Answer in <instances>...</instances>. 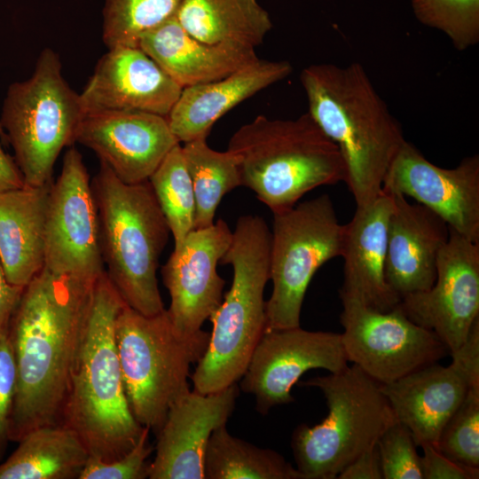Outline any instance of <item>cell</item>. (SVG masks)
Wrapping results in <instances>:
<instances>
[{
    "label": "cell",
    "instance_id": "obj_1",
    "mask_svg": "<svg viewBox=\"0 0 479 479\" xmlns=\"http://www.w3.org/2000/svg\"><path fill=\"white\" fill-rule=\"evenodd\" d=\"M95 281L43 267L24 287L7 331L16 366L11 442L36 428L59 424Z\"/></svg>",
    "mask_w": 479,
    "mask_h": 479
},
{
    "label": "cell",
    "instance_id": "obj_2",
    "mask_svg": "<svg viewBox=\"0 0 479 479\" xmlns=\"http://www.w3.org/2000/svg\"><path fill=\"white\" fill-rule=\"evenodd\" d=\"M124 304L104 271L93 286L59 420L90 458L104 462L127 453L144 428L130 411L115 344V320Z\"/></svg>",
    "mask_w": 479,
    "mask_h": 479
},
{
    "label": "cell",
    "instance_id": "obj_3",
    "mask_svg": "<svg viewBox=\"0 0 479 479\" xmlns=\"http://www.w3.org/2000/svg\"><path fill=\"white\" fill-rule=\"evenodd\" d=\"M300 80L308 113L341 152L356 206L369 204L381 193L388 169L405 141L400 123L357 62L312 64Z\"/></svg>",
    "mask_w": 479,
    "mask_h": 479
},
{
    "label": "cell",
    "instance_id": "obj_4",
    "mask_svg": "<svg viewBox=\"0 0 479 479\" xmlns=\"http://www.w3.org/2000/svg\"><path fill=\"white\" fill-rule=\"evenodd\" d=\"M271 232L256 215L238 218L220 260L232 267V282L209 317L207 349L191 376L194 391L208 394L238 383L266 330L263 294L270 280Z\"/></svg>",
    "mask_w": 479,
    "mask_h": 479
},
{
    "label": "cell",
    "instance_id": "obj_5",
    "mask_svg": "<svg viewBox=\"0 0 479 479\" xmlns=\"http://www.w3.org/2000/svg\"><path fill=\"white\" fill-rule=\"evenodd\" d=\"M241 185L273 213L293 208L307 192L346 180L338 146L307 112L295 119L258 115L232 136Z\"/></svg>",
    "mask_w": 479,
    "mask_h": 479
},
{
    "label": "cell",
    "instance_id": "obj_6",
    "mask_svg": "<svg viewBox=\"0 0 479 479\" xmlns=\"http://www.w3.org/2000/svg\"><path fill=\"white\" fill-rule=\"evenodd\" d=\"M91 187L108 279L126 305L145 316L161 312L157 270L170 231L150 182L123 183L100 162Z\"/></svg>",
    "mask_w": 479,
    "mask_h": 479
},
{
    "label": "cell",
    "instance_id": "obj_7",
    "mask_svg": "<svg viewBox=\"0 0 479 479\" xmlns=\"http://www.w3.org/2000/svg\"><path fill=\"white\" fill-rule=\"evenodd\" d=\"M114 334L130 411L156 435L171 404L190 389V365L205 353L210 333L200 329L184 335L175 329L166 309L145 316L124 304Z\"/></svg>",
    "mask_w": 479,
    "mask_h": 479
},
{
    "label": "cell",
    "instance_id": "obj_8",
    "mask_svg": "<svg viewBox=\"0 0 479 479\" xmlns=\"http://www.w3.org/2000/svg\"><path fill=\"white\" fill-rule=\"evenodd\" d=\"M299 385L319 389L328 408L319 424H301L292 434L296 468L305 479H336L397 421L381 384L356 365Z\"/></svg>",
    "mask_w": 479,
    "mask_h": 479
},
{
    "label": "cell",
    "instance_id": "obj_9",
    "mask_svg": "<svg viewBox=\"0 0 479 479\" xmlns=\"http://www.w3.org/2000/svg\"><path fill=\"white\" fill-rule=\"evenodd\" d=\"M83 116L80 95L63 77L59 56L43 49L33 75L10 85L0 117L25 185L52 182L55 162L63 148L75 143Z\"/></svg>",
    "mask_w": 479,
    "mask_h": 479
},
{
    "label": "cell",
    "instance_id": "obj_10",
    "mask_svg": "<svg viewBox=\"0 0 479 479\" xmlns=\"http://www.w3.org/2000/svg\"><path fill=\"white\" fill-rule=\"evenodd\" d=\"M266 330L300 326L307 288L316 271L342 256L344 224L338 221L328 194L273 213Z\"/></svg>",
    "mask_w": 479,
    "mask_h": 479
},
{
    "label": "cell",
    "instance_id": "obj_11",
    "mask_svg": "<svg viewBox=\"0 0 479 479\" xmlns=\"http://www.w3.org/2000/svg\"><path fill=\"white\" fill-rule=\"evenodd\" d=\"M340 299L343 327L340 334L346 358L380 384L450 355L433 331L412 322L398 305L379 311L349 295L340 294Z\"/></svg>",
    "mask_w": 479,
    "mask_h": 479
},
{
    "label": "cell",
    "instance_id": "obj_12",
    "mask_svg": "<svg viewBox=\"0 0 479 479\" xmlns=\"http://www.w3.org/2000/svg\"><path fill=\"white\" fill-rule=\"evenodd\" d=\"M43 267L86 281H95L105 271L91 181L82 154L73 146L65 153L49 191Z\"/></svg>",
    "mask_w": 479,
    "mask_h": 479
},
{
    "label": "cell",
    "instance_id": "obj_13",
    "mask_svg": "<svg viewBox=\"0 0 479 479\" xmlns=\"http://www.w3.org/2000/svg\"><path fill=\"white\" fill-rule=\"evenodd\" d=\"M450 356L447 366L436 362L381 385L397 420L408 428L418 447L436 446L469 387L479 385V321Z\"/></svg>",
    "mask_w": 479,
    "mask_h": 479
},
{
    "label": "cell",
    "instance_id": "obj_14",
    "mask_svg": "<svg viewBox=\"0 0 479 479\" xmlns=\"http://www.w3.org/2000/svg\"><path fill=\"white\" fill-rule=\"evenodd\" d=\"M347 366L338 333L301 326L269 330L257 344L239 388L255 397L256 411L264 415L275 406L294 401L292 388L306 372L338 373Z\"/></svg>",
    "mask_w": 479,
    "mask_h": 479
},
{
    "label": "cell",
    "instance_id": "obj_15",
    "mask_svg": "<svg viewBox=\"0 0 479 479\" xmlns=\"http://www.w3.org/2000/svg\"><path fill=\"white\" fill-rule=\"evenodd\" d=\"M449 229L435 283L403 297L398 306L412 322L433 331L451 353L464 343L479 318V243Z\"/></svg>",
    "mask_w": 479,
    "mask_h": 479
},
{
    "label": "cell",
    "instance_id": "obj_16",
    "mask_svg": "<svg viewBox=\"0 0 479 479\" xmlns=\"http://www.w3.org/2000/svg\"><path fill=\"white\" fill-rule=\"evenodd\" d=\"M382 190L412 197L449 227L479 243V155L452 169L438 167L404 141L385 175Z\"/></svg>",
    "mask_w": 479,
    "mask_h": 479
},
{
    "label": "cell",
    "instance_id": "obj_17",
    "mask_svg": "<svg viewBox=\"0 0 479 479\" xmlns=\"http://www.w3.org/2000/svg\"><path fill=\"white\" fill-rule=\"evenodd\" d=\"M232 237V232L223 219L193 229L162 266L163 284L170 296L167 311L179 334L190 335L200 331L222 302L225 281L216 267Z\"/></svg>",
    "mask_w": 479,
    "mask_h": 479
},
{
    "label": "cell",
    "instance_id": "obj_18",
    "mask_svg": "<svg viewBox=\"0 0 479 479\" xmlns=\"http://www.w3.org/2000/svg\"><path fill=\"white\" fill-rule=\"evenodd\" d=\"M75 143L93 151L126 184L147 181L179 144L167 117L137 111L85 114Z\"/></svg>",
    "mask_w": 479,
    "mask_h": 479
},
{
    "label": "cell",
    "instance_id": "obj_19",
    "mask_svg": "<svg viewBox=\"0 0 479 479\" xmlns=\"http://www.w3.org/2000/svg\"><path fill=\"white\" fill-rule=\"evenodd\" d=\"M238 383L202 394L188 390L169 406L155 435L150 479H205L204 458L209 437L227 423L240 394Z\"/></svg>",
    "mask_w": 479,
    "mask_h": 479
},
{
    "label": "cell",
    "instance_id": "obj_20",
    "mask_svg": "<svg viewBox=\"0 0 479 479\" xmlns=\"http://www.w3.org/2000/svg\"><path fill=\"white\" fill-rule=\"evenodd\" d=\"M183 88L138 46L108 49L80 95L85 114L137 111L167 117Z\"/></svg>",
    "mask_w": 479,
    "mask_h": 479
},
{
    "label": "cell",
    "instance_id": "obj_21",
    "mask_svg": "<svg viewBox=\"0 0 479 479\" xmlns=\"http://www.w3.org/2000/svg\"><path fill=\"white\" fill-rule=\"evenodd\" d=\"M393 194L387 232L385 278L400 299L428 290L439 252L449 240L446 222L420 203Z\"/></svg>",
    "mask_w": 479,
    "mask_h": 479
},
{
    "label": "cell",
    "instance_id": "obj_22",
    "mask_svg": "<svg viewBox=\"0 0 479 479\" xmlns=\"http://www.w3.org/2000/svg\"><path fill=\"white\" fill-rule=\"evenodd\" d=\"M393 194L381 193L365 206L357 207L344 224L343 284L340 294L357 298L379 311L396 308L401 299L385 278L387 232Z\"/></svg>",
    "mask_w": 479,
    "mask_h": 479
},
{
    "label": "cell",
    "instance_id": "obj_23",
    "mask_svg": "<svg viewBox=\"0 0 479 479\" xmlns=\"http://www.w3.org/2000/svg\"><path fill=\"white\" fill-rule=\"evenodd\" d=\"M292 72L287 60L258 58L225 77L183 88L167 116L170 130L179 143L207 138L224 114Z\"/></svg>",
    "mask_w": 479,
    "mask_h": 479
},
{
    "label": "cell",
    "instance_id": "obj_24",
    "mask_svg": "<svg viewBox=\"0 0 479 479\" xmlns=\"http://www.w3.org/2000/svg\"><path fill=\"white\" fill-rule=\"evenodd\" d=\"M137 46L182 88L221 79L258 59L255 48L194 37L176 15L144 34Z\"/></svg>",
    "mask_w": 479,
    "mask_h": 479
},
{
    "label": "cell",
    "instance_id": "obj_25",
    "mask_svg": "<svg viewBox=\"0 0 479 479\" xmlns=\"http://www.w3.org/2000/svg\"><path fill=\"white\" fill-rule=\"evenodd\" d=\"M51 183L24 185L0 192V263L12 285L24 287L44 266L45 217Z\"/></svg>",
    "mask_w": 479,
    "mask_h": 479
},
{
    "label": "cell",
    "instance_id": "obj_26",
    "mask_svg": "<svg viewBox=\"0 0 479 479\" xmlns=\"http://www.w3.org/2000/svg\"><path fill=\"white\" fill-rule=\"evenodd\" d=\"M0 463V479H79L90 455L78 436L61 424L27 433Z\"/></svg>",
    "mask_w": 479,
    "mask_h": 479
},
{
    "label": "cell",
    "instance_id": "obj_27",
    "mask_svg": "<svg viewBox=\"0 0 479 479\" xmlns=\"http://www.w3.org/2000/svg\"><path fill=\"white\" fill-rule=\"evenodd\" d=\"M176 16L188 33L208 43L255 49L272 27L258 0H183Z\"/></svg>",
    "mask_w": 479,
    "mask_h": 479
},
{
    "label": "cell",
    "instance_id": "obj_28",
    "mask_svg": "<svg viewBox=\"0 0 479 479\" xmlns=\"http://www.w3.org/2000/svg\"><path fill=\"white\" fill-rule=\"evenodd\" d=\"M204 475L205 479H305L280 453L232 436L226 424L209 437Z\"/></svg>",
    "mask_w": 479,
    "mask_h": 479
},
{
    "label": "cell",
    "instance_id": "obj_29",
    "mask_svg": "<svg viewBox=\"0 0 479 479\" xmlns=\"http://www.w3.org/2000/svg\"><path fill=\"white\" fill-rule=\"evenodd\" d=\"M182 151L195 198L193 229L210 226L222 198L241 185L238 157L213 150L207 138L184 143Z\"/></svg>",
    "mask_w": 479,
    "mask_h": 479
},
{
    "label": "cell",
    "instance_id": "obj_30",
    "mask_svg": "<svg viewBox=\"0 0 479 479\" xmlns=\"http://www.w3.org/2000/svg\"><path fill=\"white\" fill-rule=\"evenodd\" d=\"M178 250L194 228L195 198L181 144L176 145L149 177Z\"/></svg>",
    "mask_w": 479,
    "mask_h": 479
},
{
    "label": "cell",
    "instance_id": "obj_31",
    "mask_svg": "<svg viewBox=\"0 0 479 479\" xmlns=\"http://www.w3.org/2000/svg\"><path fill=\"white\" fill-rule=\"evenodd\" d=\"M183 0H106L102 39L108 49L137 46L140 37L177 15Z\"/></svg>",
    "mask_w": 479,
    "mask_h": 479
},
{
    "label": "cell",
    "instance_id": "obj_32",
    "mask_svg": "<svg viewBox=\"0 0 479 479\" xmlns=\"http://www.w3.org/2000/svg\"><path fill=\"white\" fill-rule=\"evenodd\" d=\"M417 19L444 32L458 51L479 42V0H412Z\"/></svg>",
    "mask_w": 479,
    "mask_h": 479
},
{
    "label": "cell",
    "instance_id": "obj_33",
    "mask_svg": "<svg viewBox=\"0 0 479 479\" xmlns=\"http://www.w3.org/2000/svg\"><path fill=\"white\" fill-rule=\"evenodd\" d=\"M435 447L454 461L479 468V385L469 387Z\"/></svg>",
    "mask_w": 479,
    "mask_h": 479
},
{
    "label": "cell",
    "instance_id": "obj_34",
    "mask_svg": "<svg viewBox=\"0 0 479 479\" xmlns=\"http://www.w3.org/2000/svg\"><path fill=\"white\" fill-rule=\"evenodd\" d=\"M417 447L406 426L389 427L377 442L383 479H423Z\"/></svg>",
    "mask_w": 479,
    "mask_h": 479
},
{
    "label": "cell",
    "instance_id": "obj_35",
    "mask_svg": "<svg viewBox=\"0 0 479 479\" xmlns=\"http://www.w3.org/2000/svg\"><path fill=\"white\" fill-rule=\"evenodd\" d=\"M150 428L144 427L136 444L119 459L104 462L89 457L79 479L148 478V458L153 451L149 442Z\"/></svg>",
    "mask_w": 479,
    "mask_h": 479
},
{
    "label": "cell",
    "instance_id": "obj_36",
    "mask_svg": "<svg viewBox=\"0 0 479 479\" xmlns=\"http://www.w3.org/2000/svg\"><path fill=\"white\" fill-rule=\"evenodd\" d=\"M16 391V366L7 334L0 338V460L8 444L10 420Z\"/></svg>",
    "mask_w": 479,
    "mask_h": 479
},
{
    "label": "cell",
    "instance_id": "obj_37",
    "mask_svg": "<svg viewBox=\"0 0 479 479\" xmlns=\"http://www.w3.org/2000/svg\"><path fill=\"white\" fill-rule=\"evenodd\" d=\"M421 472L423 479H478L479 468L471 467L451 459L434 445L420 447Z\"/></svg>",
    "mask_w": 479,
    "mask_h": 479
},
{
    "label": "cell",
    "instance_id": "obj_38",
    "mask_svg": "<svg viewBox=\"0 0 479 479\" xmlns=\"http://www.w3.org/2000/svg\"><path fill=\"white\" fill-rule=\"evenodd\" d=\"M338 479H383L377 444L348 464Z\"/></svg>",
    "mask_w": 479,
    "mask_h": 479
},
{
    "label": "cell",
    "instance_id": "obj_39",
    "mask_svg": "<svg viewBox=\"0 0 479 479\" xmlns=\"http://www.w3.org/2000/svg\"><path fill=\"white\" fill-rule=\"evenodd\" d=\"M23 288L9 282L0 263V338L7 334L11 318Z\"/></svg>",
    "mask_w": 479,
    "mask_h": 479
},
{
    "label": "cell",
    "instance_id": "obj_40",
    "mask_svg": "<svg viewBox=\"0 0 479 479\" xmlns=\"http://www.w3.org/2000/svg\"><path fill=\"white\" fill-rule=\"evenodd\" d=\"M0 138L6 140L2 127H0ZM24 185L23 177L14 158L7 154L0 144V192L20 188Z\"/></svg>",
    "mask_w": 479,
    "mask_h": 479
},
{
    "label": "cell",
    "instance_id": "obj_41",
    "mask_svg": "<svg viewBox=\"0 0 479 479\" xmlns=\"http://www.w3.org/2000/svg\"><path fill=\"white\" fill-rule=\"evenodd\" d=\"M0 127H1V125H0Z\"/></svg>",
    "mask_w": 479,
    "mask_h": 479
}]
</instances>
